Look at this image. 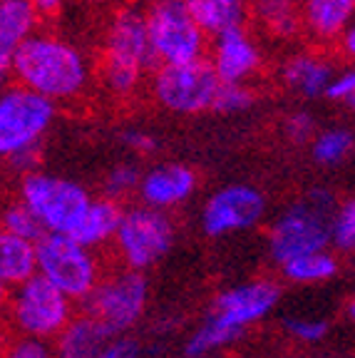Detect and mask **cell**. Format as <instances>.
<instances>
[{"label": "cell", "instance_id": "cell-31", "mask_svg": "<svg viewBox=\"0 0 355 358\" xmlns=\"http://www.w3.org/2000/svg\"><path fill=\"white\" fill-rule=\"evenodd\" d=\"M283 329L289 331L296 341L318 343L328 336L331 324L326 319H313V316H289V319H283Z\"/></svg>", "mask_w": 355, "mask_h": 358}, {"label": "cell", "instance_id": "cell-12", "mask_svg": "<svg viewBox=\"0 0 355 358\" xmlns=\"http://www.w3.org/2000/svg\"><path fill=\"white\" fill-rule=\"evenodd\" d=\"M100 62H115V65L134 67L142 73L157 65L152 55L150 33H147L145 8L122 6L112 13L110 25L105 30Z\"/></svg>", "mask_w": 355, "mask_h": 358}, {"label": "cell", "instance_id": "cell-6", "mask_svg": "<svg viewBox=\"0 0 355 358\" xmlns=\"http://www.w3.org/2000/svg\"><path fill=\"white\" fill-rule=\"evenodd\" d=\"M17 199L38 217L45 231L67 234L89 207L92 194L75 179L33 169L22 174Z\"/></svg>", "mask_w": 355, "mask_h": 358}, {"label": "cell", "instance_id": "cell-42", "mask_svg": "<svg viewBox=\"0 0 355 358\" xmlns=\"http://www.w3.org/2000/svg\"><path fill=\"white\" fill-rule=\"evenodd\" d=\"M85 3L97 6V8H110V6H115V3H119V0H85Z\"/></svg>", "mask_w": 355, "mask_h": 358}, {"label": "cell", "instance_id": "cell-22", "mask_svg": "<svg viewBox=\"0 0 355 358\" xmlns=\"http://www.w3.org/2000/svg\"><path fill=\"white\" fill-rule=\"evenodd\" d=\"M35 274V241L0 229V279L8 289Z\"/></svg>", "mask_w": 355, "mask_h": 358}, {"label": "cell", "instance_id": "cell-26", "mask_svg": "<svg viewBox=\"0 0 355 358\" xmlns=\"http://www.w3.org/2000/svg\"><path fill=\"white\" fill-rule=\"evenodd\" d=\"M353 145V132L348 127H331L313 134L311 152L321 167H338L350 157Z\"/></svg>", "mask_w": 355, "mask_h": 358}, {"label": "cell", "instance_id": "cell-11", "mask_svg": "<svg viewBox=\"0 0 355 358\" xmlns=\"http://www.w3.org/2000/svg\"><path fill=\"white\" fill-rule=\"evenodd\" d=\"M266 214V196L251 185H226L204 201L201 231L206 236H226L254 229Z\"/></svg>", "mask_w": 355, "mask_h": 358}, {"label": "cell", "instance_id": "cell-5", "mask_svg": "<svg viewBox=\"0 0 355 358\" xmlns=\"http://www.w3.org/2000/svg\"><path fill=\"white\" fill-rule=\"evenodd\" d=\"M177 241V227L169 212L137 204V207L122 209V217L117 224L112 246L122 266L134 271H147L157 262L172 252Z\"/></svg>", "mask_w": 355, "mask_h": 358}, {"label": "cell", "instance_id": "cell-13", "mask_svg": "<svg viewBox=\"0 0 355 358\" xmlns=\"http://www.w3.org/2000/svg\"><path fill=\"white\" fill-rule=\"evenodd\" d=\"M281 301V289L271 279H256L222 291L211 303V319L226 329L246 334L254 324L263 321Z\"/></svg>", "mask_w": 355, "mask_h": 358}, {"label": "cell", "instance_id": "cell-25", "mask_svg": "<svg viewBox=\"0 0 355 358\" xmlns=\"http://www.w3.org/2000/svg\"><path fill=\"white\" fill-rule=\"evenodd\" d=\"M241 336L244 334H239V331H233V329H226V326H222L219 321L211 319V316H206V319L199 324V329L189 336L187 348H184V356L187 358H206V356H211V353H217V351H222V348L231 346L233 341H239Z\"/></svg>", "mask_w": 355, "mask_h": 358}, {"label": "cell", "instance_id": "cell-35", "mask_svg": "<svg viewBox=\"0 0 355 358\" xmlns=\"http://www.w3.org/2000/svg\"><path fill=\"white\" fill-rule=\"evenodd\" d=\"M316 134V120H313L311 112H294L289 120H286V137L296 145H308Z\"/></svg>", "mask_w": 355, "mask_h": 358}, {"label": "cell", "instance_id": "cell-15", "mask_svg": "<svg viewBox=\"0 0 355 358\" xmlns=\"http://www.w3.org/2000/svg\"><path fill=\"white\" fill-rule=\"evenodd\" d=\"M196 187H199V174L189 167V164L167 162V164H157V167H152L150 172H145L139 177L137 196L147 207L169 212V209L191 199Z\"/></svg>", "mask_w": 355, "mask_h": 358}, {"label": "cell", "instance_id": "cell-16", "mask_svg": "<svg viewBox=\"0 0 355 358\" xmlns=\"http://www.w3.org/2000/svg\"><path fill=\"white\" fill-rule=\"evenodd\" d=\"M355 0H300L303 35L311 43L335 45L343 30L353 25Z\"/></svg>", "mask_w": 355, "mask_h": 358}, {"label": "cell", "instance_id": "cell-36", "mask_svg": "<svg viewBox=\"0 0 355 358\" xmlns=\"http://www.w3.org/2000/svg\"><path fill=\"white\" fill-rule=\"evenodd\" d=\"M122 142L129 147L132 152H137L139 157H150L159 150V142H157L154 134L145 132V129H124Z\"/></svg>", "mask_w": 355, "mask_h": 358}, {"label": "cell", "instance_id": "cell-38", "mask_svg": "<svg viewBox=\"0 0 355 358\" xmlns=\"http://www.w3.org/2000/svg\"><path fill=\"white\" fill-rule=\"evenodd\" d=\"M13 83V50L0 45V90Z\"/></svg>", "mask_w": 355, "mask_h": 358}, {"label": "cell", "instance_id": "cell-3", "mask_svg": "<svg viewBox=\"0 0 355 358\" xmlns=\"http://www.w3.org/2000/svg\"><path fill=\"white\" fill-rule=\"evenodd\" d=\"M75 301L35 271L30 279L8 291L3 319L13 336L52 341L62 326L73 319Z\"/></svg>", "mask_w": 355, "mask_h": 358}, {"label": "cell", "instance_id": "cell-30", "mask_svg": "<svg viewBox=\"0 0 355 358\" xmlns=\"http://www.w3.org/2000/svg\"><path fill=\"white\" fill-rule=\"evenodd\" d=\"M139 177H142V172H139L134 164H129V162L115 164L105 177V196H110V199H115V201L127 199L129 194L137 192Z\"/></svg>", "mask_w": 355, "mask_h": 358}, {"label": "cell", "instance_id": "cell-27", "mask_svg": "<svg viewBox=\"0 0 355 358\" xmlns=\"http://www.w3.org/2000/svg\"><path fill=\"white\" fill-rule=\"evenodd\" d=\"M0 229H6L10 234H17L30 241H38L45 234L43 224L38 222V217L20 199L10 201V204L3 207V212H0Z\"/></svg>", "mask_w": 355, "mask_h": 358}, {"label": "cell", "instance_id": "cell-20", "mask_svg": "<svg viewBox=\"0 0 355 358\" xmlns=\"http://www.w3.org/2000/svg\"><path fill=\"white\" fill-rule=\"evenodd\" d=\"M249 20L278 43H291L303 35L300 0H249Z\"/></svg>", "mask_w": 355, "mask_h": 358}, {"label": "cell", "instance_id": "cell-7", "mask_svg": "<svg viewBox=\"0 0 355 358\" xmlns=\"http://www.w3.org/2000/svg\"><path fill=\"white\" fill-rule=\"evenodd\" d=\"M147 303L150 281L145 271H134L127 266L117 268L112 274H102V279L82 299L85 313L102 321L115 336L134 329L145 316Z\"/></svg>", "mask_w": 355, "mask_h": 358}, {"label": "cell", "instance_id": "cell-4", "mask_svg": "<svg viewBox=\"0 0 355 358\" xmlns=\"http://www.w3.org/2000/svg\"><path fill=\"white\" fill-rule=\"evenodd\" d=\"M35 271L73 301H82L105 274L92 249L57 231H45L35 241Z\"/></svg>", "mask_w": 355, "mask_h": 358}, {"label": "cell", "instance_id": "cell-39", "mask_svg": "<svg viewBox=\"0 0 355 358\" xmlns=\"http://www.w3.org/2000/svg\"><path fill=\"white\" fill-rule=\"evenodd\" d=\"M30 3H33V8L38 10L40 17H55L62 13L67 0H30Z\"/></svg>", "mask_w": 355, "mask_h": 358}, {"label": "cell", "instance_id": "cell-10", "mask_svg": "<svg viewBox=\"0 0 355 358\" xmlns=\"http://www.w3.org/2000/svg\"><path fill=\"white\" fill-rule=\"evenodd\" d=\"M55 120V102L22 85L0 90V159L40 145Z\"/></svg>", "mask_w": 355, "mask_h": 358}, {"label": "cell", "instance_id": "cell-23", "mask_svg": "<svg viewBox=\"0 0 355 358\" xmlns=\"http://www.w3.org/2000/svg\"><path fill=\"white\" fill-rule=\"evenodd\" d=\"M281 276L291 284L300 286H313V284H326L340 271V262L331 249H318V252L300 254L296 259L283 262Z\"/></svg>", "mask_w": 355, "mask_h": 358}, {"label": "cell", "instance_id": "cell-43", "mask_svg": "<svg viewBox=\"0 0 355 358\" xmlns=\"http://www.w3.org/2000/svg\"><path fill=\"white\" fill-rule=\"evenodd\" d=\"M6 341H8V334L6 331H0V353H3V348H6Z\"/></svg>", "mask_w": 355, "mask_h": 358}, {"label": "cell", "instance_id": "cell-18", "mask_svg": "<svg viewBox=\"0 0 355 358\" xmlns=\"http://www.w3.org/2000/svg\"><path fill=\"white\" fill-rule=\"evenodd\" d=\"M112 331L102 321H97L89 313H78L62 326L60 334L52 338L55 358H92L107 341L112 338Z\"/></svg>", "mask_w": 355, "mask_h": 358}, {"label": "cell", "instance_id": "cell-24", "mask_svg": "<svg viewBox=\"0 0 355 358\" xmlns=\"http://www.w3.org/2000/svg\"><path fill=\"white\" fill-rule=\"evenodd\" d=\"M40 15L30 0H0V45L15 50L38 30Z\"/></svg>", "mask_w": 355, "mask_h": 358}, {"label": "cell", "instance_id": "cell-37", "mask_svg": "<svg viewBox=\"0 0 355 358\" xmlns=\"http://www.w3.org/2000/svg\"><path fill=\"white\" fill-rule=\"evenodd\" d=\"M8 162H10L13 169H17V172H22V174H25V172H33V169L40 164V145L15 152L13 157H8Z\"/></svg>", "mask_w": 355, "mask_h": 358}, {"label": "cell", "instance_id": "cell-1", "mask_svg": "<svg viewBox=\"0 0 355 358\" xmlns=\"http://www.w3.org/2000/svg\"><path fill=\"white\" fill-rule=\"evenodd\" d=\"M94 67L78 45L35 30L13 50V80L50 102H75L92 85Z\"/></svg>", "mask_w": 355, "mask_h": 358}, {"label": "cell", "instance_id": "cell-21", "mask_svg": "<svg viewBox=\"0 0 355 358\" xmlns=\"http://www.w3.org/2000/svg\"><path fill=\"white\" fill-rule=\"evenodd\" d=\"M206 38L249 25V0H182Z\"/></svg>", "mask_w": 355, "mask_h": 358}, {"label": "cell", "instance_id": "cell-17", "mask_svg": "<svg viewBox=\"0 0 355 358\" xmlns=\"http://www.w3.org/2000/svg\"><path fill=\"white\" fill-rule=\"evenodd\" d=\"M278 75H281L283 87H289L291 92H296L300 97L316 100V97H323L328 83L335 75V67L321 52L300 50L281 62Z\"/></svg>", "mask_w": 355, "mask_h": 358}, {"label": "cell", "instance_id": "cell-2", "mask_svg": "<svg viewBox=\"0 0 355 358\" xmlns=\"http://www.w3.org/2000/svg\"><path fill=\"white\" fill-rule=\"evenodd\" d=\"M335 207H338L335 194L323 187L308 189L294 204H289V209L278 214L268 229V254L273 262L281 266L283 262L300 254L328 249L331 246L328 224Z\"/></svg>", "mask_w": 355, "mask_h": 358}, {"label": "cell", "instance_id": "cell-8", "mask_svg": "<svg viewBox=\"0 0 355 358\" xmlns=\"http://www.w3.org/2000/svg\"><path fill=\"white\" fill-rule=\"evenodd\" d=\"M145 17L157 65L189 62L206 55V35L189 15L182 0H150Z\"/></svg>", "mask_w": 355, "mask_h": 358}, {"label": "cell", "instance_id": "cell-34", "mask_svg": "<svg viewBox=\"0 0 355 358\" xmlns=\"http://www.w3.org/2000/svg\"><path fill=\"white\" fill-rule=\"evenodd\" d=\"M92 358H142V343L134 336L117 334Z\"/></svg>", "mask_w": 355, "mask_h": 358}, {"label": "cell", "instance_id": "cell-9", "mask_svg": "<svg viewBox=\"0 0 355 358\" xmlns=\"http://www.w3.org/2000/svg\"><path fill=\"white\" fill-rule=\"evenodd\" d=\"M219 78L204 57L174 65H157L152 75V97L174 115H199L211 110Z\"/></svg>", "mask_w": 355, "mask_h": 358}, {"label": "cell", "instance_id": "cell-29", "mask_svg": "<svg viewBox=\"0 0 355 358\" xmlns=\"http://www.w3.org/2000/svg\"><path fill=\"white\" fill-rule=\"evenodd\" d=\"M256 102V92L251 90L249 83H219L217 95L211 102V110L224 112V115H233V112L249 110Z\"/></svg>", "mask_w": 355, "mask_h": 358}, {"label": "cell", "instance_id": "cell-19", "mask_svg": "<svg viewBox=\"0 0 355 358\" xmlns=\"http://www.w3.org/2000/svg\"><path fill=\"white\" fill-rule=\"evenodd\" d=\"M119 217H122V201H115L110 196H100V199L92 196L89 207L85 209L73 229L67 231V236H73L78 244L97 252L112 241Z\"/></svg>", "mask_w": 355, "mask_h": 358}, {"label": "cell", "instance_id": "cell-32", "mask_svg": "<svg viewBox=\"0 0 355 358\" xmlns=\"http://www.w3.org/2000/svg\"><path fill=\"white\" fill-rule=\"evenodd\" d=\"M0 358H55L50 341L43 338H28V336H13L6 341Z\"/></svg>", "mask_w": 355, "mask_h": 358}, {"label": "cell", "instance_id": "cell-40", "mask_svg": "<svg viewBox=\"0 0 355 358\" xmlns=\"http://www.w3.org/2000/svg\"><path fill=\"white\" fill-rule=\"evenodd\" d=\"M340 48V52H343L345 57H353L355 55V28L353 25H348V28L343 30V35L338 38V43H335Z\"/></svg>", "mask_w": 355, "mask_h": 358}, {"label": "cell", "instance_id": "cell-41", "mask_svg": "<svg viewBox=\"0 0 355 358\" xmlns=\"http://www.w3.org/2000/svg\"><path fill=\"white\" fill-rule=\"evenodd\" d=\"M6 301H8V286H6V281L0 279V321H3V311H6Z\"/></svg>", "mask_w": 355, "mask_h": 358}, {"label": "cell", "instance_id": "cell-33", "mask_svg": "<svg viewBox=\"0 0 355 358\" xmlns=\"http://www.w3.org/2000/svg\"><path fill=\"white\" fill-rule=\"evenodd\" d=\"M323 97H328V100H333V102H340V105H345V107H353V102H355L353 67H345V70H340V73L335 70V75L331 78V83H328Z\"/></svg>", "mask_w": 355, "mask_h": 358}, {"label": "cell", "instance_id": "cell-14", "mask_svg": "<svg viewBox=\"0 0 355 358\" xmlns=\"http://www.w3.org/2000/svg\"><path fill=\"white\" fill-rule=\"evenodd\" d=\"M206 60L211 62L219 83H249L261 73L263 55L261 48L251 35L246 25L229 28L224 33L214 35L211 52Z\"/></svg>", "mask_w": 355, "mask_h": 358}, {"label": "cell", "instance_id": "cell-28", "mask_svg": "<svg viewBox=\"0 0 355 358\" xmlns=\"http://www.w3.org/2000/svg\"><path fill=\"white\" fill-rule=\"evenodd\" d=\"M328 234H331V244L343 254H350L355 249V201L345 199L338 201V207L333 209V217L328 224Z\"/></svg>", "mask_w": 355, "mask_h": 358}]
</instances>
